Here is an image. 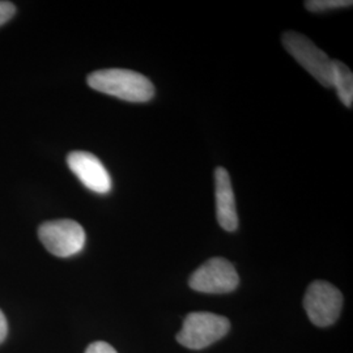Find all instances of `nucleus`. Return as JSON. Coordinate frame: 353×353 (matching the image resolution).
I'll return each instance as SVG.
<instances>
[{
    "instance_id": "1",
    "label": "nucleus",
    "mask_w": 353,
    "mask_h": 353,
    "mask_svg": "<svg viewBox=\"0 0 353 353\" xmlns=\"http://www.w3.org/2000/svg\"><path fill=\"white\" fill-rule=\"evenodd\" d=\"M92 89L128 102H148L154 96V85L147 76L123 68L94 71L87 79Z\"/></svg>"
},
{
    "instance_id": "2",
    "label": "nucleus",
    "mask_w": 353,
    "mask_h": 353,
    "mask_svg": "<svg viewBox=\"0 0 353 353\" xmlns=\"http://www.w3.org/2000/svg\"><path fill=\"white\" fill-rule=\"evenodd\" d=\"M230 330V322L225 316L207 312L190 313L185 318L183 326L176 335V341L189 350H203L210 347Z\"/></svg>"
},
{
    "instance_id": "3",
    "label": "nucleus",
    "mask_w": 353,
    "mask_h": 353,
    "mask_svg": "<svg viewBox=\"0 0 353 353\" xmlns=\"http://www.w3.org/2000/svg\"><path fill=\"white\" fill-rule=\"evenodd\" d=\"M281 42L284 49L296 59V62L306 70L325 88H332V61L325 51L297 32H287Z\"/></svg>"
},
{
    "instance_id": "4",
    "label": "nucleus",
    "mask_w": 353,
    "mask_h": 353,
    "mask_svg": "<svg viewBox=\"0 0 353 353\" xmlns=\"http://www.w3.org/2000/svg\"><path fill=\"white\" fill-rule=\"evenodd\" d=\"M38 237L52 255L68 258L84 249L85 232L74 220H54L41 224Z\"/></svg>"
},
{
    "instance_id": "5",
    "label": "nucleus",
    "mask_w": 353,
    "mask_h": 353,
    "mask_svg": "<svg viewBox=\"0 0 353 353\" xmlns=\"http://www.w3.org/2000/svg\"><path fill=\"white\" fill-rule=\"evenodd\" d=\"M343 306V294L332 284L316 280L309 285L303 297V307L318 327H327L338 321Z\"/></svg>"
},
{
    "instance_id": "6",
    "label": "nucleus",
    "mask_w": 353,
    "mask_h": 353,
    "mask_svg": "<svg viewBox=\"0 0 353 353\" xmlns=\"http://www.w3.org/2000/svg\"><path fill=\"white\" fill-rule=\"evenodd\" d=\"M191 290L202 293H230L240 284V276L233 265L224 258H211L201 265L189 280Z\"/></svg>"
},
{
    "instance_id": "7",
    "label": "nucleus",
    "mask_w": 353,
    "mask_h": 353,
    "mask_svg": "<svg viewBox=\"0 0 353 353\" xmlns=\"http://www.w3.org/2000/svg\"><path fill=\"white\" fill-rule=\"evenodd\" d=\"M71 172L87 189L97 194H108L112 190V178L100 159L84 151L71 152L67 157Z\"/></svg>"
},
{
    "instance_id": "8",
    "label": "nucleus",
    "mask_w": 353,
    "mask_h": 353,
    "mask_svg": "<svg viewBox=\"0 0 353 353\" xmlns=\"http://www.w3.org/2000/svg\"><path fill=\"white\" fill-rule=\"evenodd\" d=\"M214 192H216V216L220 227L227 232H234L239 228V216L230 176L225 168L214 170Z\"/></svg>"
},
{
    "instance_id": "9",
    "label": "nucleus",
    "mask_w": 353,
    "mask_h": 353,
    "mask_svg": "<svg viewBox=\"0 0 353 353\" xmlns=\"http://www.w3.org/2000/svg\"><path fill=\"white\" fill-rule=\"evenodd\" d=\"M332 87L344 106L352 108L353 75L352 71L339 61H332Z\"/></svg>"
},
{
    "instance_id": "10",
    "label": "nucleus",
    "mask_w": 353,
    "mask_h": 353,
    "mask_svg": "<svg viewBox=\"0 0 353 353\" xmlns=\"http://www.w3.org/2000/svg\"><path fill=\"white\" fill-rule=\"evenodd\" d=\"M351 0H309L305 3V8L310 12H326L331 10H341L352 7Z\"/></svg>"
},
{
    "instance_id": "11",
    "label": "nucleus",
    "mask_w": 353,
    "mask_h": 353,
    "mask_svg": "<svg viewBox=\"0 0 353 353\" xmlns=\"http://www.w3.org/2000/svg\"><path fill=\"white\" fill-rule=\"evenodd\" d=\"M16 12V8L11 1H0V26L10 21Z\"/></svg>"
},
{
    "instance_id": "12",
    "label": "nucleus",
    "mask_w": 353,
    "mask_h": 353,
    "mask_svg": "<svg viewBox=\"0 0 353 353\" xmlns=\"http://www.w3.org/2000/svg\"><path fill=\"white\" fill-rule=\"evenodd\" d=\"M85 353H118L110 344L105 341H94L89 345Z\"/></svg>"
},
{
    "instance_id": "13",
    "label": "nucleus",
    "mask_w": 353,
    "mask_h": 353,
    "mask_svg": "<svg viewBox=\"0 0 353 353\" xmlns=\"http://www.w3.org/2000/svg\"><path fill=\"white\" fill-rule=\"evenodd\" d=\"M8 334V325H7V319L6 316L3 314V312L0 310V344L6 341Z\"/></svg>"
}]
</instances>
